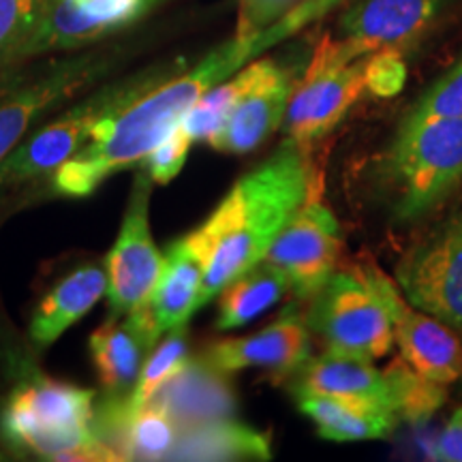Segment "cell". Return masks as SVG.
I'll list each match as a JSON object with an SVG mask.
<instances>
[{
	"mask_svg": "<svg viewBox=\"0 0 462 462\" xmlns=\"http://www.w3.org/2000/svg\"><path fill=\"white\" fill-rule=\"evenodd\" d=\"M293 84L289 73L265 58L263 73L231 109L229 118L208 143L218 152L246 154L268 140L282 125Z\"/></svg>",
	"mask_w": 462,
	"mask_h": 462,
	"instance_id": "16",
	"label": "cell"
},
{
	"mask_svg": "<svg viewBox=\"0 0 462 462\" xmlns=\"http://www.w3.org/2000/svg\"><path fill=\"white\" fill-rule=\"evenodd\" d=\"M170 78L171 71L167 73V67H150L129 78L116 79L51 118L42 129L28 133L26 140L0 165V195L51 176L84 146L86 137L103 118L125 112Z\"/></svg>",
	"mask_w": 462,
	"mask_h": 462,
	"instance_id": "4",
	"label": "cell"
},
{
	"mask_svg": "<svg viewBox=\"0 0 462 462\" xmlns=\"http://www.w3.org/2000/svg\"><path fill=\"white\" fill-rule=\"evenodd\" d=\"M150 189L152 180L146 171L140 170L133 184L123 227L106 257V293L112 317H125L148 309L163 268V255L150 236Z\"/></svg>",
	"mask_w": 462,
	"mask_h": 462,
	"instance_id": "10",
	"label": "cell"
},
{
	"mask_svg": "<svg viewBox=\"0 0 462 462\" xmlns=\"http://www.w3.org/2000/svg\"><path fill=\"white\" fill-rule=\"evenodd\" d=\"M161 3L163 0H45L37 31L24 50V62L101 42L140 22Z\"/></svg>",
	"mask_w": 462,
	"mask_h": 462,
	"instance_id": "13",
	"label": "cell"
},
{
	"mask_svg": "<svg viewBox=\"0 0 462 462\" xmlns=\"http://www.w3.org/2000/svg\"><path fill=\"white\" fill-rule=\"evenodd\" d=\"M338 251L340 225L330 208L319 201V182H315L263 259L287 274L298 298H313L334 273Z\"/></svg>",
	"mask_w": 462,
	"mask_h": 462,
	"instance_id": "12",
	"label": "cell"
},
{
	"mask_svg": "<svg viewBox=\"0 0 462 462\" xmlns=\"http://www.w3.org/2000/svg\"><path fill=\"white\" fill-rule=\"evenodd\" d=\"M274 43H279V37L273 28L255 42L231 39L212 50L190 71L165 79L125 112L103 118L86 137L84 146L51 173V195L69 199L90 198L112 173L140 165L212 86L238 73L246 60Z\"/></svg>",
	"mask_w": 462,
	"mask_h": 462,
	"instance_id": "1",
	"label": "cell"
},
{
	"mask_svg": "<svg viewBox=\"0 0 462 462\" xmlns=\"http://www.w3.org/2000/svg\"><path fill=\"white\" fill-rule=\"evenodd\" d=\"M157 338L135 317H109L88 340L90 357L107 394H129Z\"/></svg>",
	"mask_w": 462,
	"mask_h": 462,
	"instance_id": "19",
	"label": "cell"
},
{
	"mask_svg": "<svg viewBox=\"0 0 462 462\" xmlns=\"http://www.w3.org/2000/svg\"><path fill=\"white\" fill-rule=\"evenodd\" d=\"M201 281L204 263L187 238L171 242L163 255L159 282L148 304L154 332L159 337L178 326H187L195 310H199Z\"/></svg>",
	"mask_w": 462,
	"mask_h": 462,
	"instance_id": "21",
	"label": "cell"
},
{
	"mask_svg": "<svg viewBox=\"0 0 462 462\" xmlns=\"http://www.w3.org/2000/svg\"><path fill=\"white\" fill-rule=\"evenodd\" d=\"M429 118H462V56L413 103L402 125Z\"/></svg>",
	"mask_w": 462,
	"mask_h": 462,
	"instance_id": "29",
	"label": "cell"
},
{
	"mask_svg": "<svg viewBox=\"0 0 462 462\" xmlns=\"http://www.w3.org/2000/svg\"><path fill=\"white\" fill-rule=\"evenodd\" d=\"M452 0H360L340 17L337 42L349 60L401 50L421 37Z\"/></svg>",
	"mask_w": 462,
	"mask_h": 462,
	"instance_id": "15",
	"label": "cell"
},
{
	"mask_svg": "<svg viewBox=\"0 0 462 462\" xmlns=\"http://www.w3.org/2000/svg\"><path fill=\"white\" fill-rule=\"evenodd\" d=\"M118 51H86L62 58L32 75H11L0 84V165L26 140L37 123L54 109L88 88L118 60Z\"/></svg>",
	"mask_w": 462,
	"mask_h": 462,
	"instance_id": "7",
	"label": "cell"
},
{
	"mask_svg": "<svg viewBox=\"0 0 462 462\" xmlns=\"http://www.w3.org/2000/svg\"><path fill=\"white\" fill-rule=\"evenodd\" d=\"M407 82V62L396 48L377 50L364 58V88L379 99H392Z\"/></svg>",
	"mask_w": 462,
	"mask_h": 462,
	"instance_id": "31",
	"label": "cell"
},
{
	"mask_svg": "<svg viewBox=\"0 0 462 462\" xmlns=\"http://www.w3.org/2000/svg\"><path fill=\"white\" fill-rule=\"evenodd\" d=\"M360 270L388 310L402 360L437 383L448 385L462 379V338L458 330L409 304L402 289L396 287V282L377 265H362Z\"/></svg>",
	"mask_w": 462,
	"mask_h": 462,
	"instance_id": "11",
	"label": "cell"
},
{
	"mask_svg": "<svg viewBox=\"0 0 462 462\" xmlns=\"http://www.w3.org/2000/svg\"><path fill=\"white\" fill-rule=\"evenodd\" d=\"M291 394H317L357 407L392 411V398L383 373L373 360L326 351L309 357L291 377Z\"/></svg>",
	"mask_w": 462,
	"mask_h": 462,
	"instance_id": "18",
	"label": "cell"
},
{
	"mask_svg": "<svg viewBox=\"0 0 462 462\" xmlns=\"http://www.w3.org/2000/svg\"><path fill=\"white\" fill-rule=\"evenodd\" d=\"M396 281L415 309L462 332V210L409 248Z\"/></svg>",
	"mask_w": 462,
	"mask_h": 462,
	"instance_id": "9",
	"label": "cell"
},
{
	"mask_svg": "<svg viewBox=\"0 0 462 462\" xmlns=\"http://www.w3.org/2000/svg\"><path fill=\"white\" fill-rule=\"evenodd\" d=\"M148 402L163 409L182 432L208 421L234 418L238 401L227 374L201 356L189 357L180 371L173 373Z\"/></svg>",
	"mask_w": 462,
	"mask_h": 462,
	"instance_id": "17",
	"label": "cell"
},
{
	"mask_svg": "<svg viewBox=\"0 0 462 462\" xmlns=\"http://www.w3.org/2000/svg\"><path fill=\"white\" fill-rule=\"evenodd\" d=\"M45 0H0V84L24 62Z\"/></svg>",
	"mask_w": 462,
	"mask_h": 462,
	"instance_id": "28",
	"label": "cell"
},
{
	"mask_svg": "<svg viewBox=\"0 0 462 462\" xmlns=\"http://www.w3.org/2000/svg\"><path fill=\"white\" fill-rule=\"evenodd\" d=\"M432 458L446 462H462V407L456 409L448 421V426L439 435Z\"/></svg>",
	"mask_w": 462,
	"mask_h": 462,
	"instance_id": "33",
	"label": "cell"
},
{
	"mask_svg": "<svg viewBox=\"0 0 462 462\" xmlns=\"http://www.w3.org/2000/svg\"><path fill=\"white\" fill-rule=\"evenodd\" d=\"M291 289L287 274L265 259L234 279L221 291L217 330L229 332L246 326L279 304Z\"/></svg>",
	"mask_w": 462,
	"mask_h": 462,
	"instance_id": "23",
	"label": "cell"
},
{
	"mask_svg": "<svg viewBox=\"0 0 462 462\" xmlns=\"http://www.w3.org/2000/svg\"><path fill=\"white\" fill-rule=\"evenodd\" d=\"M0 432L14 448L51 460H118L95 432V390L56 379L20 385L0 411Z\"/></svg>",
	"mask_w": 462,
	"mask_h": 462,
	"instance_id": "3",
	"label": "cell"
},
{
	"mask_svg": "<svg viewBox=\"0 0 462 462\" xmlns=\"http://www.w3.org/2000/svg\"><path fill=\"white\" fill-rule=\"evenodd\" d=\"M193 146V137L178 123L167 135L140 161V170L157 184H167L180 173L187 163L189 150Z\"/></svg>",
	"mask_w": 462,
	"mask_h": 462,
	"instance_id": "30",
	"label": "cell"
},
{
	"mask_svg": "<svg viewBox=\"0 0 462 462\" xmlns=\"http://www.w3.org/2000/svg\"><path fill=\"white\" fill-rule=\"evenodd\" d=\"M306 323L334 354L377 360L394 345L388 310L360 268L330 274L313 296Z\"/></svg>",
	"mask_w": 462,
	"mask_h": 462,
	"instance_id": "6",
	"label": "cell"
},
{
	"mask_svg": "<svg viewBox=\"0 0 462 462\" xmlns=\"http://www.w3.org/2000/svg\"><path fill=\"white\" fill-rule=\"evenodd\" d=\"M265 58L263 60L251 62V65L242 69V71L234 73L231 79H223L221 84L212 86L201 99L182 116L180 125L184 131L193 137V142L208 140L210 135L221 129L225 120L229 118L231 109L236 107V103L242 99V95L257 82L259 75L263 73Z\"/></svg>",
	"mask_w": 462,
	"mask_h": 462,
	"instance_id": "25",
	"label": "cell"
},
{
	"mask_svg": "<svg viewBox=\"0 0 462 462\" xmlns=\"http://www.w3.org/2000/svg\"><path fill=\"white\" fill-rule=\"evenodd\" d=\"M302 3L304 0H240L234 39L255 42Z\"/></svg>",
	"mask_w": 462,
	"mask_h": 462,
	"instance_id": "32",
	"label": "cell"
},
{
	"mask_svg": "<svg viewBox=\"0 0 462 462\" xmlns=\"http://www.w3.org/2000/svg\"><path fill=\"white\" fill-rule=\"evenodd\" d=\"M383 377L390 390L392 411L398 420L421 424L430 420L448 401L446 385L413 371L402 357L385 368Z\"/></svg>",
	"mask_w": 462,
	"mask_h": 462,
	"instance_id": "26",
	"label": "cell"
},
{
	"mask_svg": "<svg viewBox=\"0 0 462 462\" xmlns=\"http://www.w3.org/2000/svg\"><path fill=\"white\" fill-rule=\"evenodd\" d=\"M189 360V343H187V326H178L170 330L165 340L157 346H152L146 362H143L140 379L133 385L129 394H123V402L126 411L133 413L148 404L154 392L182 368V364Z\"/></svg>",
	"mask_w": 462,
	"mask_h": 462,
	"instance_id": "27",
	"label": "cell"
},
{
	"mask_svg": "<svg viewBox=\"0 0 462 462\" xmlns=\"http://www.w3.org/2000/svg\"><path fill=\"white\" fill-rule=\"evenodd\" d=\"M107 289L106 268L86 263L60 279L50 293L34 309L31 328V340L37 346H50L65 334L73 323H78L86 313H90L103 298Z\"/></svg>",
	"mask_w": 462,
	"mask_h": 462,
	"instance_id": "20",
	"label": "cell"
},
{
	"mask_svg": "<svg viewBox=\"0 0 462 462\" xmlns=\"http://www.w3.org/2000/svg\"><path fill=\"white\" fill-rule=\"evenodd\" d=\"M383 171L396 218L415 221L429 215L462 182V118L401 125Z\"/></svg>",
	"mask_w": 462,
	"mask_h": 462,
	"instance_id": "5",
	"label": "cell"
},
{
	"mask_svg": "<svg viewBox=\"0 0 462 462\" xmlns=\"http://www.w3.org/2000/svg\"><path fill=\"white\" fill-rule=\"evenodd\" d=\"M298 409L317 426L319 437L328 441L351 443L373 441L390 435L396 424V415L379 409L357 407V404L340 402L328 396L298 394Z\"/></svg>",
	"mask_w": 462,
	"mask_h": 462,
	"instance_id": "24",
	"label": "cell"
},
{
	"mask_svg": "<svg viewBox=\"0 0 462 462\" xmlns=\"http://www.w3.org/2000/svg\"><path fill=\"white\" fill-rule=\"evenodd\" d=\"M315 182L304 150L287 140L273 157L242 176L198 229L184 236L204 263L199 309L262 262Z\"/></svg>",
	"mask_w": 462,
	"mask_h": 462,
	"instance_id": "2",
	"label": "cell"
},
{
	"mask_svg": "<svg viewBox=\"0 0 462 462\" xmlns=\"http://www.w3.org/2000/svg\"><path fill=\"white\" fill-rule=\"evenodd\" d=\"M204 357L229 374L259 368L274 381L293 377L310 357V328L298 304H289L268 328L242 338H221L206 346Z\"/></svg>",
	"mask_w": 462,
	"mask_h": 462,
	"instance_id": "14",
	"label": "cell"
},
{
	"mask_svg": "<svg viewBox=\"0 0 462 462\" xmlns=\"http://www.w3.org/2000/svg\"><path fill=\"white\" fill-rule=\"evenodd\" d=\"M364 88V58L349 62L337 39L326 34L317 45L302 82L289 97L282 129L300 148L326 137L360 99Z\"/></svg>",
	"mask_w": 462,
	"mask_h": 462,
	"instance_id": "8",
	"label": "cell"
},
{
	"mask_svg": "<svg viewBox=\"0 0 462 462\" xmlns=\"http://www.w3.org/2000/svg\"><path fill=\"white\" fill-rule=\"evenodd\" d=\"M273 446L265 432L229 420L208 421L180 432L170 460H270Z\"/></svg>",
	"mask_w": 462,
	"mask_h": 462,
	"instance_id": "22",
	"label": "cell"
}]
</instances>
